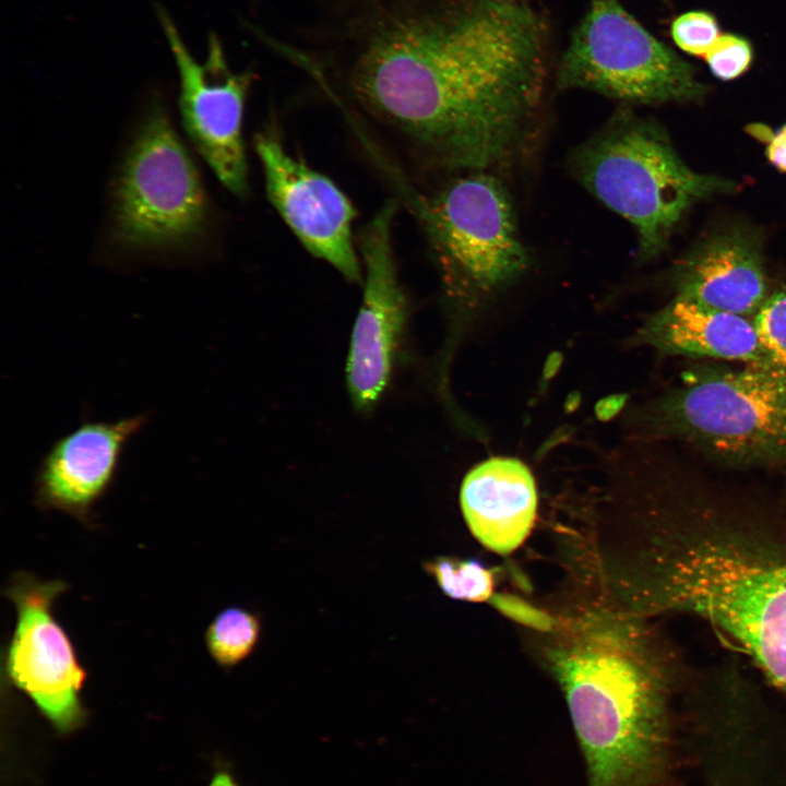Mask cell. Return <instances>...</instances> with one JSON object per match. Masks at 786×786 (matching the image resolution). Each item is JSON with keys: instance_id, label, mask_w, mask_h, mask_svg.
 Returning <instances> with one entry per match:
<instances>
[{"instance_id": "obj_10", "label": "cell", "mask_w": 786, "mask_h": 786, "mask_svg": "<svg viewBox=\"0 0 786 786\" xmlns=\"http://www.w3.org/2000/svg\"><path fill=\"white\" fill-rule=\"evenodd\" d=\"M157 12L179 73L186 132L219 181L241 195L248 187L242 118L253 74L229 69L215 35L209 39L205 62H198L168 13L163 8Z\"/></svg>"}, {"instance_id": "obj_14", "label": "cell", "mask_w": 786, "mask_h": 786, "mask_svg": "<svg viewBox=\"0 0 786 786\" xmlns=\"http://www.w3.org/2000/svg\"><path fill=\"white\" fill-rule=\"evenodd\" d=\"M638 340L663 354L699 361L774 365L752 318L679 296L646 319Z\"/></svg>"}, {"instance_id": "obj_8", "label": "cell", "mask_w": 786, "mask_h": 786, "mask_svg": "<svg viewBox=\"0 0 786 786\" xmlns=\"http://www.w3.org/2000/svg\"><path fill=\"white\" fill-rule=\"evenodd\" d=\"M561 90H586L623 104L700 96L689 63L646 31L618 0H591L557 69Z\"/></svg>"}, {"instance_id": "obj_1", "label": "cell", "mask_w": 786, "mask_h": 786, "mask_svg": "<svg viewBox=\"0 0 786 786\" xmlns=\"http://www.w3.org/2000/svg\"><path fill=\"white\" fill-rule=\"evenodd\" d=\"M344 35L349 96L418 159L489 171L524 151L548 43L544 20L524 3L366 0Z\"/></svg>"}, {"instance_id": "obj_24", "label": "cell", "mask_w": 786, "mask_h": 786, "mask_svg": "<svg viewBox=\"0 0 786 786\" xmlns=\"http://www.w3.org/2000/svg\"><path fill=\"white\" fill-rule=\"evenodd\" d=\"M496 1L505 2V3H519V2H521V0H496Z\"/></svg>"}, {"instance_id": "obj_18", "label": "cell", "mask_w": 786, "mask_h": 786, "mask_svg": "<svg viewBox=\"0 0 786 786\" xmlns=\"http://www.w3.org/2000/svg\"><path fill=\"white\" fill-rule=\"evenodd\" d=\"M424 569L454 599L480 603L492 594L493 574L476 560L438 557L425 562Z\"/></svg>"}, {"instance_id": "obj_7", "label": "cell", "mask_w": 786, "mask_h": 786, "mask_svg": "<svg viewBox=\"0 0 786 786\" xmlns=\"http://www.w3.org/2000/svg\"><path fill=\"white\" fill-rule=\"evenodd\" d=\"M207 210L193 160L165 110L153 108L115 183L114 236L131 248H181L202 235Z\"/></svg>"}, {"instance_id": "obj_17", "label": "cell", "mask_w": 786, "mask_h": 786, "mask_svg": "<svg viewBox=\"0 0 786 786\" xmlns=\"http://www.w3.org/2000/svg\"><path fill=\"white\" fill-rule=\"evenodd\" d=\"M260 631L257 615L240 607H228L212 620L204 641L214 662L223 668H231L253 652Z\"/></svg>"}, {"instance_id": "obj_15", "label": "cell", "mask_w": 786, "mask_h": 786, "mask_svg": "<svg viewBox=\"0 0 786 786\" xmlns=\"http://www.w3.org/2000/svg\"><path fill=\"white\" fill-rule=\"evenodd\" d=\"M676 295L706 307L754 318L766 300L760 246L750 235H717L679 262Z\"/></svg>"}, {"instance_id": "obj_22", "label": "cell", "mask_w": 786, "mask_h": 786, "mask_svg": "<svg viewBox=\"0 0 786 786\" xmlns=\"http://www.w3.org/2000/svg\"><path fill=\"white\" fill-rule=\"evenodd\" d=\"M750 132L766 143L769 160L786 174V124L776 132L762 124H752Z\"/></svg>"}, {"instance_id": "obj_20", "label": "cell", "mask_w": 786, "mask_h": 786, "mask_svg": "<svg viewBox=\"0 0 786 786\" xmlns=\"http://www.w3.org/2000/svg\"><path fill=\"white\" fill-rule=\"evenodd\" d=\"M670 33L681 50L694 56H705L719 37V27L710 13L691 11L672 22Z\"/></svg>"}, {"instance_id": "obj_2", "label": "cell", "mask_w": 786, "mask_h": 786, "mask_svg": "<svg viewBox=\"0 0 786 786\" xmlns=\"http://www.w3.org/2000/svg\"><path fill=\"white\" fill-rule=\"evenodd\" d=\"M583 752L586 786H644L663 738L656 671L627 617L590 611L572 619L547 650Z\"/></svg>"}, {"instance_id": "obj_12", "label": "cell", "mask_w": 786, "mask_h": 786, "mask_svg": "<svg viewBox=\"0 0 786 786\" xmlns=\"http://www.w3.org/2000/svg\"><path fill=\"white\" fill-rule=\"evenodd\" d=\"M270 202L309 253L327 262L347 281L362 283L353 241L356 211L326 176L286 152L271 131L257 134Z\"/></svg>"}, {"instance_id": "obj_19", "label": "cell", "mask_w": 786, "mask_h": 786, "mask_svg": "<svg viewBox=\"0 0 786 786\" xmlns=\"http://www.w3.org/2000/svg\"><path fill=\"white\" fill-rule=\"evenodd\" d=\"M753 321L771 361L786 370V286L767 296Z\"/></svg>"}, {"instance_id": "obj_5", "label": "cell", "mask_w": 786, "mask_h": 786, "mask_svg": "<svg viewBox=\"0 0 786 786\" xmlns=\"http://www.w3.org/2000/svg\"><path fill=\"white\" fill-rule=\"evenodd\" d=\"M414 209L438 261L444 290L464 310H478L524 276L531 264L513 202L490 171H466Z\"/></svg>"}, {"instance_id": "obj_3", "label": "cell", "mask_w": 786, "mask_h": 786, "mask_svg": "<svg viewBox=\"0 0 786 786\" xmlns=\"http://www.w3.org/2000/svg\"><path fill=\"white\" fill-rule=\"evenodd\" d=\"M642 424L723 466H786V370L701 361L648 405Z\"/></svg>"}, {"instance_id": "obj_21", "label": "cell", "mask_w": 786, "mask_h": 786, "mask_svg": "<svg viewBox=\"0 0 786 786\" xmlns=\"http://www.w3.org/2000/svg\"><path fill=\"white\" fill-rule=\"evenodd\" d=\"M712 73L720 80H733L745 73L752 60V49L745 38L733 34L719 35L705 53Z\"/></svg>"}, {"instance_id": "obj_23", "label": "cell", "mask_w": 786, "mask_h": 786, "mask_svg": "<svg viewBox=\"0 0 786 786\" xmlns=\"http://www.w3.org/2000/svg\"><path fill=\"white\" fill-rule=\"evenodd\" d=\"M210 786H237L231 776L225 772H218L212 779Z\"/></svg>"}, {"instance_id": "obj_11", "label": "cell", "mask_w": 786, "mask_h": 786, "mask_svg": "<svg viewBox=\"0 0 786 786\" xmlns=\"http://www.w3.org/2000/svg\"><path fill=\"white\" fill-rule=\"evenodd\" d=\"M396 202L388 201L361 229L358 248L366 277L346 365L350 398L370 410L385 391L406 322V300L392 245Z\"/></svg>"}, {"instance_id": "obj_4", "label": "cell", "mask_w": 786, "mask_h": 786, "mask_svg": "<svg viewBox=\"0 0 786 786\" xmlns=\"http://www.w3.org/2000/svg\"><path fill=\"white\" fill-rule=\"evenodd\" d=\"M576 180L638 235L643 260L657 257L690 206L733 183L689 169L666 133L629 107L618 108L569 156Z\"/></svg>"}, {"instance_id": "obj_9", "label": "cell", "mask_w": 786, "mask_h": 786, "mask_svg": "<svg viewBox=\"0 0 786 786\" xmlns=\"http://www.w3.org/2000/svg\"><path fill=\"white\" fill-rule=\"evenodd\" d=\"M68 587L63 580L43 581L19 571L4 590L16 612L4 663L8 678L61 733L78 728L86 717L80 694L87 671L53 612Z\"/></svg>"}, {"instance_id": "obj_13", "label": "cell", "mask_w": 786, "mask_h": 786, "mask_svg": "<svg viewBox=\"0 0 786 786\" xmlns=\"http://www.w3.org/2000/svg\"><path fill=\"white\" fill-rule=\"evenodd\" d=\"M146 422L144 414L114 421L88 419L57 439L36 469V507L91 525L93 508L111 489L128 443Z\"/></svg>"}, {"instance_id": "obj_6", "label": "cell", "mask_w": 786, "mask_h": 786, "mask_svg": "<svg viewBox=\"0 0 786 786\" xmlns=\"http://www.w3.org/2000/svg\"><path fill=\"white\" fill-rule=\"evenodd\" d=\"M663 587L668 603L723 630L786 690V562L699 546L672 561Z\"/></svg>"}, {"instance_id": "obj_16", "label": "cell", "mask_w": 786, "mask_h": 786, "mask_svg": "<svg viewBox=\"0 0 786 786\" xmlns=\"http://www.w3.org/2000/svg\"><path fill=\"white\" fill-rule=\"evenodd\" d=\"M460 503L477 540L495 552L510 553L533 527L537 509L533 475L517 458H489L464 477Z\"/></svg>"}]
</instances>
